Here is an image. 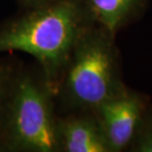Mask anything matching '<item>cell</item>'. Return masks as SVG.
Listing matches in <instances>:
<instances>
[{
  "instance_id": "1",
  "label": "cell",
  "mask_w": 152,
  "mask_h": 152,
  "mask_svg": "<svg viewBox=\"0 0 152 152\" xmlns=\"http://www.w3.org/2000/svg\"><path fill=\"white\" fill-rule=\"evenodd\" d=\"M92 18L85 0H54L0 24V53L23 51L37 60L56 95L75 42Z\"/></svg>"
},
{
  "instance_id": "2",
  "label": "cell",
  "mask_w": 152,
  "mask_h": 152,
  "mask_svg": "<svg viewBox=\"0 0 152 152\" xmlns=\"http://www.w3.org/2000/svg\"><path fill=\"white\" fill-rule=\"evenodd\" d=\"M54 99L41 68H20L0 126V151H60Z\"/></svg>"
},
{
  "instance_id": "3",
  "label": "cell",
  "mask_w": 152,
  "mask_h": 152,
  "mask_svg": "<svg viewBox=\"0 0 152 152\" xmlns=\"http://www.w3.org/2000/svg\"><path fill=\"white\" fill-rule=\"evenodd\" d=\"M112 37L101 26L88 25L75 42L56 91V97L75 113H93L121 89Z\"/></svg>"
},
{
  "instance_id": "4",
  "label": "cell",
  "mask_w": 152,
  "mask_h": 152,
  "mask_svg": "<svg viewBox=\"0 0 152 152\" xmlns=\"http://www.w3.org/2000/svg\"><path fill=\"white\" fill-rule=\"evenodd\" d=\"M142 111L143 104L139 96L121 88L93 112L112 152L124 149L132 141Z\"/></svg>"
},
{
  "instance_id": "5",
  "label": "cell",
  "mask_w": 152,
  "mask_h": 152,
  "mask_svg": "<svg viewBox=\"0 0 152 152\" xmlns=\"http://www.w3.org/2000/svg\"><path fill=\"white\" fill-rule=\"evenodd\" d=\"M60 151L112 152L96 115L91 112H77L58 118Z\"/></svg>"
},
{
  "instance_id": "6",
  "label": "cell",
  "mask_w": 152,
  "mask_h": 152,
  "mask_svg": "<svg viewBox=\"0 0 152 152\" xmlns=\"http://www.w3.org/2000/svg\"><path fill=\"white\" fill-rule=\"evenodd\" d=\"M141 0H85L92 19L109 34L115 33L129 19Z\"/></svg>"
},
{
  "instance_id": "7",
  "label": "cell",
  "mask_w": 152,
  "mask_h": 152,
  "mask_svg": "<svg viewBox=\"0 0 152 152\" xmlns=\"http://www.w3.org/2000/svg\"><path fill=\"white\" fill-rule=\"evenodd\" d=\"M19 67L9 60H0V126L16 81Z\"/></svg>"
},
{
  "instance_id": "8",
  "label": "cell",
  "mask_w": 152,
  "mask_h": 152,
  "mask_svg": "<svg viewBox=\"0 0 152 152\" xmlns=\"http://www.w3.org/2000/svg\"><path fill=\"white\" fill-rule=\"evenodd\" d=\"M138 150L142 152H152V126L139 141Z\"/></svg>"
},
{
  "instance_id": "9",
  "label": "cell",
  "mask_w": 152,
  "mask_h": 152,
  "mask_svg": "<svg viewBox=\"0 0 152 152\" xmlns=\"http://www.w3.org/2000/svg\"><path fill=\"white\" fill-rule=\"evenodd\" d=\"M19 1L22 2L24 5L28 6L29 8H31V7H36V6L42 5V4H45V3L54 1V0H19Z\"/></svg>"
}]
</instances>
